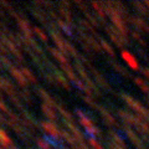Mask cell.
<instances>
[{
  "mask_svg": "<svg viewBox=\"0 0 149 149\" xmlns=\"http://www.w3.org/2000/svg\"><path fill=\"white\" fill-rule=\"evenodd\" d=\"M0 108H1L3 111H5V112L8 111V109H6V106H5V104H4V103H3V101H0Z\"/></svg>",
  "mask_w": 149,
  "mask_h": 149,
  "instance_id": "24",
  "label": "cell"
},
{
  "mask_svg": "<svg viewBox=\"0 0 149 149\" xmlns=\"http://www.w3.org/2000/svg\"><path fill=\"white\" fill-rule=\"evenodd\" d=\"M9 68H10V71H11V73H13V76L14 77H15L16 78V80L19 81V82H20L21 83V85L22 86H24L25 85V78H24V74H22L21 72H20V70H17V68H15V67H13V66H10V67H9Z\"/></svg>",
  "mask_w": 149,
  "mask_h": 149,
  "instance_id": "7",
  "label": "cell"
},
{
  "mask_svg": "<svg viewBox=\"0 0 149 149\" xmlns=\"http://www.w3.org/2000/svg\"><path fill=\"white\" fill-rule=\"evenodd\" d=\"M123 97V100L127 102V103L129 104V107H132V108L134 109V111H137L139 114L141 116H143L144 118H148L149 117V111L148 109H146L144 108V107L142 106V103L141 102H138V101H136L134 98H132V97L130 96H128V95H125V93H122V95H120Z\"/></svg>",
  "mask_w": 149,
  "mask_h": 149,
  "instance_id": "1",
  "label": "cell"
},
{
  "mask_svg": "<svg viewBox=\"0 0 149 149\" xmlns=\"http://www.w3.org/2000/svg\"><path fill=\"white\" fill-rule=\"evenodd\" d=\"M58 25H60V26H61V27H62V29H63L65 31H66V32H67V34H70V35H71V30H70V29H68V26H67V25H65V24H62V22H61V21H58Z\"/></svg>",
  "mask_w": 149,
  "mask_h": 149,
  "instance_id": "21",
  "label": "cell"
},
{
  "mask_svg": "<svg viewBox=\"0 0 149 149\" xmlns=\"http://www.w3.org/2000/svg\"><path fill=\"white\" fill-rule=\"evenodd\" d=\"M0 143H1L3 146H11L10 138H9V136L3 129H0Z\"/></svg>",
  "mask_w": 149,
  "mask_h": 149,
  "instance_id": "10",
  "label": "cell"
},
{
  "mask_svg": "<svg viewBox=\"0 0 149 149\" xmlns=\"http://www.w3.org/2000/svg\"><path fill=\"white\" fill-rule=\"evenodd\" d=\"M134 82H136L137 85H138L139 87H141V90H142L143 92L149 93V85H148V83H146V82H144V81L142 80V78L136 77V78H134Z\"/></svg>",
  "mask_w": 149,
  "mask_h": 149,
  "instance_id": "11",
  "label": "cell"
},
{
  "mask_svg": "<svg viewBox=\"0 0 149 149\" xmlns=\"http://www.w3.org/2000/svg\"><path fill=\"white\" fill-rule=\"evenodd\" d=\"M35 32H36V34L39 35V36H41V39H42L44 41H46V40H47V37H46V35H45L44 32H42V31H41V30L39 29V27H35Z\"/></svg>",
  "mask_w": 149,
  "mask_h": 149,
  "instance_id": "18",
  "label": "cell"
},
{
  "mask_svg": "<svg viewBox=\"0 0 149 149\" xmlns=\"http://www.w3.org/2000/svg\"><path fill=\"white\" fill-rule=\"evenodd\" d=\"M142 71H143L144 76H146L147 78H149V70H148V68H144V70H142Z\"/></svg>",
  "mask_w": 149,
  "mask_h": 149,
  "instance_id": "23",
  "label": "cell"
},
{
  "mask_svg": "<svg viewBox=\"0 0 149 149\" xmlns=\"http://www.w3.org/2000/svg\"><path fill=\"white\" fill-rule=\"evenodd\" d=\"M50 51H51V54H52L56 58H58V61H61L62 62V65H68L67 63V60H66V57L60 52V50H56V49H50Z\"/></svg>",
  "mask_w": 149,
  "mask_h": 149,
  "instance_id": "8",
  "label": "cell"
},
{
  "mask_svg": "<svg viewBox=\"0 0 149 149\" xmlns=\"http://www.w3.org/2000/svg\"><path fill=\"white\" fill-rule=\"evenodd\" d=\"M133 5L137 8V10H138L139 13H141V14H143V15H146V16H149V11H148V9L144 8L142 3H134Z\"/></svg>",
  "mask_w": 149,
  "mask_h": 149,
  "instance_id": "13",
  "label": "cell"
},
{
  "mask_svg": "<svg viewBox=\"0 0 149 149\" xmlns=\"http://www.w3.org/2000/svg\"><path fill=\"white\" fill-rule=\"evenodd\" d=\"M93 6H95V8L97 9V11H98V13L101 14V16H102V17H103V16H104V13H103V11H102V9H101V6H98V4L93 3Z\"/></svg>",
  "mask_w": 149,
  "mask_h": 149,
  "instance_id": "22",
  "label": "cell"
},
{
  "mask_svg": "<svg viewBox=\"0 0 149 149\" xmlns=\"http://www.w3.org/2000/svg\"><path fill=\"white\" fill-rule=\"evenodd\" d=\"M133 37H134V39H136L137 41H139V42H141L142 45H146V42H144L143 39H142V36H141V35H138L137 32H133Z\"/></svg>",
  "mask_w": 149,
  "mask_h": 149,
  "instance_id": "19",
  "label": "cell"
},
{
  "mask_svg": "<svg viewBox=\"0 0 149 149\" xmlns=\"http://www.w3.org/2000/svg\"><path fill=\"white\" fill-rule=\"evenodd\" d=\"M98 111H101V113H102V117L104 118V120L107 123H109V124H114L116 123V120H114V118L112 117V116L109 114V113H107V111L104 109V108H102V107H98Z\"/></svg>",
  "mask_w": 149,
  "mask_h": 149,
  "instance_id": "9",
  "label": "cell"
},
{
  "mask_svg": "<svg viewBox=\"0 0 149 149\" xmlns=\"http://www.w3.org/2000/svg\"><path fill=\"white\" fill-rule=\"evenodd\" d=\"M122 58L128 63V66L130 68L134 70V71L139 68V63H138V61L136 60V57H134V56L130 54V52H128V51H122Z\"/></svg>",
  "mask_w": 149,
  "mask_h": 149,
  "instance_id": "3",
  "label": "cell"
},
{
  "mask_svg": "<svg viewBox=\"0 0 149 149\" xmlns=\"http://www.w3.org/2000/svg\"><path fill=\"white\" fill-rule=\"evenodd\" d=\"M130 22H132L137 29L149 32V25L147 24L146 20H143V19H141V17H130Z\"/></svg>",
  "mask_w": 149,
  "mask_h": 149,
  "instance_id": "5",
  "label": "cell"
},
{
  "mask_svg": "<svg viewBox=\"0 0 149 149\" xmlns=\"http://www.w3.org/2000/svg\"><path fill=\"white\" fill-rule=\"evenodd\" d=\"M22 72H24V73L26 74L27 78H30V81H32V82H35V81H36L35 76H34V74H32V73H31V72H30L27 68H22Z\"/></svg>",
  "mask_w": 149,
  "mask_h": 149,
  "instance_id": "16",
  "label": "cell"
},
{
  "mask_svg": "<svg viewBox=\"0 0 149 149\" xmlns=\"http://www.w3.org/2000/svg\"><path fill=\"white\" fill-rule=\"evenodd\" d=\"M90 142H91V144H92V147H95L96 149H103L101 146H98V144H97V142L95 141V138H91V139H90Z\"/></svg>",
  "mask_w": 149,
  "mask_h": 149,
  "instance_id": "20",
  "label": "cell"
},
{
  "mask_svg": "<svg viewBox=\"0 0 149 149\" xmlns=\"http://www.w3.org/2000/svg\"><path fill=\"white\" fill-rule=\"evenodd\" d=\"M37 144H39V147H40L41 149H50L49 144L46 143V142H44L42 139H37Z\"/></svg>",
  "mask_w": 149,
  "mask_h": 149,
  "instance_id": "17",
  "label": "cell"
},
{
  "mask_svg": "<svg viewBox=\"0 0 149 149\" xmlns=\"http://www.w3.org/2000/svg\"><path fill=\"white\" fill-rule=\"evenodd\" d=\"M113 67H114L116 70H117V71H118L120 74H123V76H125V77H128V76H129V73H128L127 71H125V70H124V67H122V66H120V65L113 63Z\"/></svg>",
  "mask_w": 149,
  "mask_h": 149,
  "instance_id": "14",
  "label": "cell"
},
{
  "mask_svg": "<svg viewBox=\"0 0 149 149\" xmlns=\"http://www.w3.org/2000/svg\"><path fill=\"white\" fill-rule=\"evenodd\" d=\"M0 149H3V148H0Z\"/></svg>",
  "mask_w": 149,
  "mask_h": 149,
  "instance_id": "25",
  "label": "cell"
},
{
  "mask_svg": "<svg viewBox=\"0 0 149 149\" xmlns=\"http://www.w3.org/2000/svg\"><path fill=\"white\" fill-rule=\"evenodd\" d=\"M100 41H101L102 46H103V47L106 49V51H107V52H108V54H109L111 56H113V55H114V52H113V50H112V47H111V46H109L108 44H107L104 40H100Z\"/></svg>",
  "mask_w": 149,
  "mask_h": 149,
  "instance_id": "15",
  "label": "cell"
},
{
  "mask_svg": "<svg viewBox=\"0 0 149 149\" xmlns=\"http://www.w3.org/2000/svg\"><path fill=\"white\" fill-rule=\"evenodd\" d=\"M42 112L47 116V117L50 119H56V114H55V112L52 108H50V107H47L46 104H42Z\"/></svg>",
  "mask_w": 149,
  "mask_h": 149,
  "instance_id": "12",
  "label": "cell"
},
{
  "mask_svg": "<svg viewBox=\"0 0 149 149\" xmlns=\"http://www.w3.org/2000/svg\"><path fill=\"white\" fill-rule=\"evenodd\" d=\"M125 132H127V134H128V137L130 138V141H132L134 144H136V146L138 147V148H141V149H144L143 148V143H142V141L141 139H139L138 137H137V134L133 132L132 129H129L128 127H125Z\"/></svg>",
  "mask_w": 149,
  "mask_h": 149,
  "instance_id": "6",
  "label": "cell"
},
{
  "mask_svg": "<svg viewBox=\"0 0 149 149\" xmlns=\"http://www.w3.org/2000/svg\"><path fill=\"white\" fill-rule=\"evenodd\" d=\"M107 32H108V35L111 36V39L113 40V42L117 44L119 47H123L124 45L128 44L127 36H124L119 30H114V29H112V27H107Z\"/></svg>",
  "mask_w": 149,
  "mask_h": 149,
  "instance_id": "2",
  "label": "cell"
},
{
  "mask_svg": "<svg viewBox=\"0 0 149 149\" xmlns=\"http://www.w3.org/2000/svg\"><path fill=\"white\" fill-rule=\"evenodd\" d=\"M41 125H42V128L46 130L47 133H50V137H54V138H58L60 136H61V132L56 128V125H54L52 123H47V122H42L41 123Z\"/></svg>",
  "mask_w": 149,
  "mask_h": 149,
  "instance_id": "4",
  "label": "cell"
}]
</instances>
